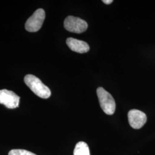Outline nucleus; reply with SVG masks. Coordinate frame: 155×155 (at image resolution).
I'll return each mask as SVG.
<instances>
[{"label": "nucleus", "instance_id": "1", "mask_svg": "<svg viewBox=\"0 0 155 155\" xmlns=\"http://www.w3.org/2000/svg\"><path fill=\"white\" fill-rule=\"evenodd\" d=\"M24 82L29 89L39 97L47 99L51 95L50 89L36 76L28 74L24 77Z\"/></svg>", "mask_w": 155, "mask_h": 155}, {"label": "nucleus", "instance_id": "2", "mask_svg": "<svg viewBox=\"0 0 155 155\" xmlns=\"http://www.w3.org/2000/svg\"><path fill=\"white\" fill-rule=\"evenodd\" d=\"M97 93L102 109L106 114H113L116 110V102L112 95L102 87H98Z\"/></svg>", "mask_w": 155, "mask_h": 155}, {"label": "nucleus", "instance_id": "3", "mask_svg": "<svg viewBox=\"0 0 155 155\" xmlns=\"http://www.w3.org/2000/svg\"><path fill=\"white\" fill-rule=\"evenodd\" d=\"M45 13L44 9H38L26 21L25 29L30 32H35L41 28L45 21Z\"/></svg>", "mask_w": 155, "mask_h": 155}, {"label": "nucleus", "instance_id": "4", "mask_svg": "<svg viewBox=\"0 0 155 155\" xmlns=\"http://www.w3.org/2000/svg\"><path fill=\"white\" fill-rule=\"evenodd\" d=\"M64 27L69 32L75 33H83L88 28L87 23L82 19L69 16L64 21Z\"/></svg>", "mask_w": 155, "mask_h": 155}, {"label": "nucleus", "instance_id": "5", "mask_svg": "<svg viewBox=\"0 0 155 155\" xmlns=\"http://www.w3.org/2000/svg\"><path fill=\"white\" fill-rule=\"evenodd\" d=\"M20 97L13 91L6 89L0 90V104L8 109H15L18 107Z\"/></svg>", "mask_w": 155, "mask_h": 155}, {"label": "nucleus", "instance_id": "6", "mask_svg": "<svg viewBox=\"0 0 155 155\" xmlns=\"http://www.w3.org/2000/svg\"><path fill=\"white\" fill-rule=\"evenodd\" d=\"M127 116L130 125L136 129L143 127L147 120V116L144 112L136 109L129 111Z\"/></svg>", "mask_w": 155, "mask_h": 155}, {"label": "nucleus", "instance_id": "7", "mask_svg": "<svg viewBox=\"0 0 155 155\" xmlns=\"http://www.w3.org/2000/svg\"><path fill=\"white\" fill-rule=\"evenodd\" d=\"M66 43L71 50L79 54L87 52L90 50L89 45L86 42L72 38L67 39Z\"/></svg>", "mask_w": 155, "mask_h": 155}, {"label": "nucleus", "instance_id": "8", "mask_svg": "<svg viewBox=\"0 0 155 155\" xmlns=\"http://www.w3.org/2000/svg\"><path fill=\"white\" fill-rule=\"evenodd\" d=\"M74 155H90L88 145L83 141L78 143L74 150Z\"/></svg>", "mask_w": 155, "mask_h": 155}, {"label": "nucleus", "instance_id": "9", "mask_svg": "<svg viewBox=\"0 0 155 155\" xmlns=\"http://www.w3.org/2000/svg\"><path fill=\"white\" fill-rule=\"evenodd\" d=\"M8 155H36L32 152L25 150H12L9 152Z\"/></svg>", "mask_w": 155, "mask_h": 155}, {"label": "nucleus", "instance_id": "10", "mask_svg": "<svg viewBox=\"0 0 155 155\" xmlns=\"http://www.w3.org/2000/svg\"><path fill=\"white\" fill-rule=\"evenodd\" d=\"M113 0H103L102 1V2L104 3V4H107V5H109V4H111L112 2H113Z\"/></svg>", "mask_w": 155, "mask_h": 155}]
</instances>
